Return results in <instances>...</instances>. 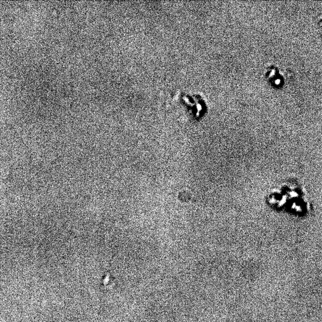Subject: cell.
I'll list each match as a JSON object with an SVG mask.
<instances>
[{"instance_id": "1", "label": "cell", "mask_w": 322, "mask_h": 322, "mask_svg": "<svg viewBox=\"0 0 322 322\" xmlns=\"http://www.w3.org/2000/svg\"><path fill=\"white\" fill-rule=\"evenodd\" d=\"M269 202L272 207L298 214L307 213L310 209L304 190L292 184H284L273 190Z\"/></svg>"}, {"instance_id": "2", "label": "cell", "mask_w": 322, "mask_h": 322, "mask_svg": "<svg viewBox=\"0 0 322 322\" xmlns=\"http://www.w3.org/2000/svg\"><path fill=\"white\" fill-rule=\"evenodd\" d=\"M266 78L272 87L279 89L283 87L284 84V78L280 73L276 66H270L268 67Z\"/></svg>"}, {"instance_id": "3", "label": "cell", "mask_w": 322, "mask_h": 322, "mask_svg": "<svg viewBox=\"0 0 322 322\" xmlns=\"http://www.w3.org/2000/svg\"><path fill=\"white\" fill-rule=\"evenodd\" d=\"M319 25H320V27H322V19L320 20V21H319Z\"/></svg>"}]
</instances>
